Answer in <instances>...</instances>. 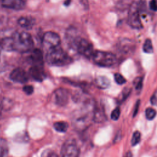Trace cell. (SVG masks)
Segmentation results:
<instances>
[{
    "instance_id": "27",
    "label": "cell",
    "mask_w": 157,
    "mask_h": 157,
    "mask_svg": "<svg viewBox=\"0 0 157 157\" xmlns=\"http://www.w3.org/2000/svg\"><path fill=\"white\" fill-rule=\"evenodd\" d=\"M23 91L28 95H29V94H31L33 91H34V88H33V86H31V85H25L23 86Z\"/></svg>"
},
{
    "instance_id": "29",
    "label": "cell",
    "mask_w": 157,
    "mask_h": 157,
    "mask_svg": "<svg viewBox=\"0 0 157 157\" xmlns=\"http://www.w3.org/2000/svg\"><path fill=\"white\" fill-rule=\"evenodd\" d=\"M151 104L154 105H157V91H156L150 98Z\"/></svg>"
},
{
    "instance_id": "1",
    "label": "cell",
    "mask_w": 157,
    "mask_h": 157,
    "mask_svg": "<svg viewBox=\"0 0 157 157\" xmlns=\"http://www.w3.org/2000/svg\"><path fill=\"white\" fill-rule=\"evenodd\" d=\"M45 52L46 61L51 65L63 66L71 62V58L60 45L48 50Z\"/></svg>"
},
{
    "instance_id": "28",
    "label": "cell",
    "mask_w": 157,
    "mask_h": 157,
    "mask_svg": "<svg viewBox=\"0 0 157 157\" xmlns=\"http://www.w3.org/2000/svg\"><path fill=\"white\" fill-rule=\"evenodd\" d=\"M149 7L151 10L157 11V0H151L149 2Z\"/></svg>"
},
{
    "instance_id": "31",
    "label": "cell",
    "mask_w": 157,
    "mask_h": 157,
    "mask_svg": "<svg viewBox=\"0 0 157 157\" xmlns=\"http://www.w3.org/2000/svg\"><path fill=\"white\" fill-rule=\"evenodd\" d=\"M1 48L0 47V71H2V69L4 67V63L2 60V58L1 56Z\"/></svg>"
},
{
    "instance_id": "32",
    "label": "cell",
    "mask_w": 157,
    "mask_h": 157,
    "mask_svg": "<svg viewBox=\"0 0 157 157\" xmlns=\"http://www.w3.org/2000/svg\"><path fill=\"white\" fill-rule=\"evenodd\" d=\"M139 101H138L136 104V106H135V109L134 110V112H133V117H135L138 112V109H139Z\"/></svg>"
},
{
    "instance_id": "11",
    "label": "cell",
    "mask_w": 157,
    "mask_h": 157,
    "mask_svg": "<svg viewBox=\"0 0 157 157\" xmlns=\"http://www.w3.org/2000/svg\"><path fill=\"white\" fill-rule=\"evenodd\" d=\"M26 0H1V5L8 9L13 10H21L26 5Z\"/></svg>"
},
{
    "instance_id": "25",
    "label": "cell",
    "mask_w": 157,
    "mask_h": 157,
    "mask_svg": "<svg viewBox=\"0 0 157 157\" xmlns=\"http://www.w3.org/2000/svg\"><path fill=\"white\" fill-rule=\"evenodd\" d=\"M120 115V110L119 107H117L111 113V118L113 120H117Z\"/></svg>"
},
{
    "instance_id": "17",
    "label": "cell",
    "mask_w": 157,
    "mask_h": 157,
    "mask_svg": "<svg viewBox=\"0 0 157 157\" xmlns=\"http://www.w3.org/2000/svg\"><path fill=\"white\" fill-rule=\"evenodd\" d=\"M53 126L56 131L60 132H66L68 129L69 125L67 122L61 121L55 123Z\"/></svg>"
},
{
    "instance_id": "16",
    "label": "cell",
    "mask_w": 157,
    "mask_h": 157,
    "mask_svg": "<svg viewBox=\"0 0 157 157\" xmlns=\"http://www.w3.org/2000/svg\"><path fill=\"white\" fill-rule=\"evenodd\" d=\"M105 119V116L102 109L101 107H98L95 106L93 113V120L96 122L101 123L104 121Z\"/></svg>"
},
{
    "instance_id": "6",
    "label": "cell",
    "mask_w": 157,
    "mask_h": 157,
    "mask_svg": "<svg viewBox=\"0 0 157 157\" xmlns=\"http://www.w3.org/2000/svg\"><path fill=\"white\" fill-rule=\"evenodd\" d=\"M71 47L75 49L79 54L88 58H91L94 51L92 44L90 42L79 37L74 41Z\"/></svg>"
},
{
    "instance_id": "23",
    "label": "cell",
    "mask_w": 157,
    "mask_h": 157,
    "mask_svg": "<svg viewBox=\"0 0 157 157\" xmlns=\"http://www.w3.org/2000/svg\"><path fill=\"white\" fill-rule=\"evenodd\" d=\"M114 78H115V80L117 82V83H118L119 85H123L126 82L124 77L119 73L115 74Z\"/></svg>"
},
{
    "instance_id": "26",
    "label": "cell",
    "mask_w": 157,
    "mask_h": 157,
    "mask_svg": "<svg viewBox=\"0 0 157 157\" xmlns=\"http://www.w3.org/2000/svg\"><path fill=\"white\" fill-rule=\"evenodd\" d=\"M131 92V90L127 88H125V89L122 91L120 96L119 97V99L120 100V101H123L124 99H125L128 96L129 94Z\"/></svg>"
},
{
    "instance_id": "22",
    "label": "cell",
    "mask_w": 157,
    "mask_h": 157,
    "mask_svg": "<svg viewBox=\"0 0 157 157\" xmlns=\"http://www.w3.org/2000/svg\"><path fill=\"white\" fill-rule=\"evenodd\" d=\"M8 154L7 146L4 140L0 141V156H4Z\"/></svg>"
},
{
    "instance_id": "2",
    "label": "cell",
    "mask_w": 157,
    "mask_h": 157,
    "mask_svg": "<svg viewBox=\"0 0 157 157\" xmlns=\"http://www.w3.org/2000/svg\"><path fill=\"white\" fill-rule=\"evenodd\" d=\"M34 46V41L32 36L27 32H17L15 44L14 51L25 53L31 50Z\"/></svg>"
},
{
    "instance_id": "7",
    "label": "cell",
    "mask_w": 157,
    "mask_h": 157,
    "mask_svg": "<svg viewBox=\"0 0 157 157\" xmlns=\"http://www.w3.org/2000/svg\"><path fill=\"white\" fill-rule=\"evenodd\" d=\"M42 43L43 47L46 52L60 45V37L55 32L48 31L44 34L42 39Z\"/></svg>"
},
{
    "instance_id": "13",
    "label": "cell",
    "mask_w": 157,
    "mask_h": 157,
    "mask_svg": "<svg viewBox=\"0 0 157 157\" xmlns=\"http://www.w3.org/2000/svg\"><path fill=\"white\" fill-rule=\"evenodd\" d=\"M28 60L32 66H43V56L42 52L37 48L31 51Z\"/></svg>"
},
{
    "instance_id": "30",
    "label": "cell",
    "mask_w": 157,
    "mask_h": 157,
    "mask_svg": "<svg viewBox=\"0 0 157 157\" xmlns=\"http://www.w3.org/2000/svg\"><path fill=\"white\" fill-rule=\"evenodd\" d=\"M43 156H57L56 154L55 153V152H53V151H49V150H46L45 151H44L43 154L42 155Z\"/></svg>"
},
{
    "instance_id": "18",
    "label": "cell",
    "mask_w": 157,
    "mask_h": 157,
    "mask_svg": "<svg viewBox=\"0 0 157 157\" xmlns=\"http://www.w3.org/2000/svg\"><path fill=\"white\" fill-rule=\"evenodd\" d=\"M120 50L123 52H128L131 50L132 47V44L131 41L128 39H123L121 41V43L119 44Z\"/></svg>"
},
{
    "instance_id": "8",
    "label": "cell",
    "mask_w": 157,
    "mask_h": 157,
    "mask_svg": "<svg viewBox=\"0 0 157 157\" xmlns=\"http://www.w3.org/2000/svg\"><path fill=\"white\" fill-rule=\"evenodd\" d=\"M80 153L77 144L73 140L66 141L61 149V155L65 157H76Z\"/></svg>"
},
{
    "instance_id": "4",
    "label": "cell",
    "mask_w": 157,
    "mask_h": 157,
    "mask_svg": "<svg viewBox=\"0 0 157 157\" xmlns=\"http://www.w3.org/2000/svg\"><path fill=\"white\" fill-rule=\"evenodd\" d=\"M141 2V0H133L129 6L128 15V22L131 27L134 29H141L142 28V24L140 17Z\"/></svg>"
},
{
    "instance_id": "20",
    "label": "cell",
    "mask_w": 157,
    "mask_h": 157,
    "mask_svg": "<svg viewBox=\"0 0 157 157\" xmlns=\"http://www.w3.org/2000/svg\"><path fill=\"white\" fill-rule=\"evenodd\" d=\"M145 117L147 120H152L156 115V111L151 107H148L145 110Z\"/></svg>"
},
{
    "instance_id": "9",
    "label": "cell",
    "mask_w": 157,
    "mask_h": 157,
    "mask_svg": "<svg viewBox=\"0 0 157 157\" xmlns=\"http://www.w3.org/2000/svg\"><path fill=\"white\" fill-rule=\"evenodd\" d=\"M69 96V92L66 89L59 88L54 93L55 102L58 105H65L68 102Z\"/></svg>"
},
{
    "instance_id": "3",
    "label": "cell",
    "mask_w": 157,
    "mask_h": 157,
    "mask_svg": "<svg viewBox=\"0 0 157 157\" xmlns=\"http://www.w3.org/2000/svg\"><path fill=\"white\" fill-rule=\"evenodd\" d=\"M91 58L96 64L107 67L112 66L117 61V58L113 53L100 50L94 51Z\"/></svg>"
},
{
    "instance_id": "5",
    "label": "cell",
    "mask_w": 157,
    "mask_h": 157,
    "mask_svg": "<svg viewBox=\"0 0 157 157\" xmlns=\"http://www.w3.org/2000/svg\"><path fill=\"white\" fill-rule=\"evenodd\" d=\"M17 31L13 29L0 31V47L6 51H14V44Z\"/></svg>"
},
{
    "instance_id": "14",
    "label": "cell",
    "mask_w": 157,
    "mask_h": 157,
    "mask_svg": "<svg viewBox=\"0 0 157 157\" xmlns=\"http://www.w3.org/2000/svg\"><path fill=\"white\" fill-rule=\"evenodd\" d=\"M17 23L18 25L20 26L21 28L26 29H30L35 25L36 20L32 17L23 16L18 19Z\"/></svg>"
},
{
    "instance_id": "12",
    "label": "cell",
    "mask_w": 157,
    "mask_h": 157,
    "mask_svg": "<svg viewBox=\"0 0 157 157\" xmlns=\"http://www.w3.org/2000/svg\"><path fill=\"white\" fill-rule=\"evenodd\" d=\"M29 74L37 82H42L45 78V74L42 66H32L29 70Z\"/></svg>"
},
{
    "instance_id": "24",
    "label": "cell",
    "mask_w": 157,
    "mask_h": 157,
    "mask_svg": "<svg viewBox=\"0 0 157 157\" xmlns=\"http://www.w3.org/2000/svg\"><path fill=\"white\" fill-rule=\"evenodd\" d=\"M133 84L136 90H140L142 86V78L141 77H136L133 82Z\"/></svg>"
},
{
    "instance_id": "15",
    "label": "cell",
    "mask_w": 157,
    "mask_h": 157,
    "mask_svg": "<svg viewBox=\"0 0 157 157\" xmlns=\"http://www.w3.org/2000/svg\"><path fill=\"white\" fill-rule=\"evenodd\" d=\"M96 85L101 89H105L110 86V82L109 79L105 76H99L95 80Z\"/></svg>"
},
{
    "instance_id": "10",
    "label": "cell",
    "mask_w": 157,
    "mask_h": 157,
    "mask_svg": "<svg viewBox=\"0 0 157 157\" xmlns=\"http://www.w3.org/2000/svg\"><path fill=\"white\" fill-rule=\"evenodd\" d=\"M10 78L15 82L25 83L28 82V76L26 72L23 69L18 67L11 72L10 74Z\"/></svg>"
},
{
    "instance_id": "21",
    "label": "cell",
    "mask_w": 157,
    "mask_h": 157,
    "mask_svg": "<svg viewBox=\"0 0 157 157\" xmlns=\"http://www.w3.org/2000/svg\"><path fill=\"white\" fill-rule=\"evenodd\" d=\"M140 137H141V135L139 131H135L132 136V139H131V145L132 146H135L136 145H137L139 142L140 141Z\"/></svg>"
},
{
    "instance_id": "19",
    "label": "cell",
    "mask_w": 157,
    "mask_h": 157,
    "mask_svg": "<svg viewBox=\"0 0 157 157\" xmlns=\"http://www.w3.org/2000/svg\"><path fill=\"white\" fill-rule=\"evenodd\" d=\"M143 50L147 53H151L153 52V47L150 39H147L145 40L143 45Z\"/></svg>"
}]
</instances>
